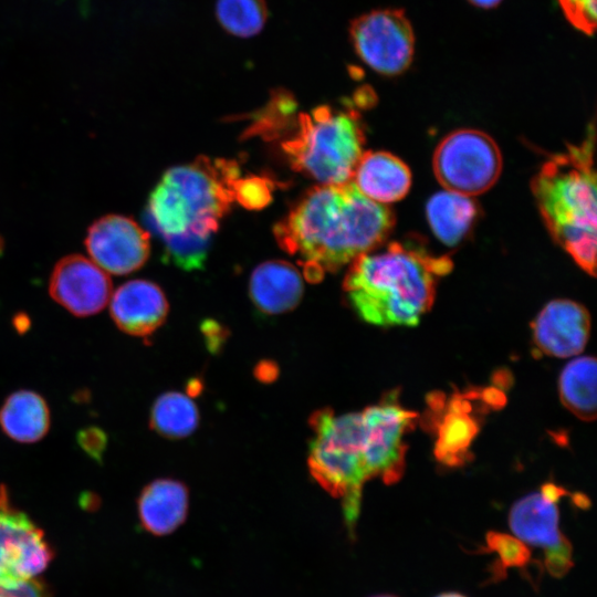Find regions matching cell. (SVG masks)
I'll return each mask as SVG.
<instances>
[{
    "mask_svg": "<svg viewBox=\"0 0 597 597\" xmlns=\"http://www.w3.org/2000/svg\"><path fill=\"white\" fill-rule=\"evenodd\" d=\"M395 226L386 206L364 196L348 181L308 189L274 227L279 245L303 263L317 282L357 256L381 245Z\"/></svg>",
    "mask_w": 597,
    "mask_h": 597,
    "instance_id": "cell-1",
    "label": "cell"
},
{
    "mask_svg": "<svg viewBox=\"0 0 597 597\" xmlns=\"http://www.w3.org/2000/svg\"><path fill=\"white\" fill-rule=\"evenodd\" d=\"M447 255L415 242H391L357 256L343 282L350 307L378 326H415L432 306L437 285L452 270Z\"/></svg>",
    "mask_w": 597,
    "mask_h": 597,
    "instance_id": "cell-2",
    "label": "cell"
},
{
    "mask_svg": "<svg viewBox=\"0 0 597 597\" xmlns=\"http://www.w3.org/2000/svg\"><path fill=\"white\" fill-rule=\"evenodd\" d=\"M595 130L578 145L547 159L531 182L546 228L556 243L589 275L596 273L597 200Z\"/></svg>",
    "mask_w": 597,
    "mask_h": 597,
    "instance_id": "cell-3",
    "label": "cell"
},
{
    "mask_svg": "<svg viewBox=\"0 0 597 597\" xmlns=\"http://www.w3.org/2000/svg\"><path fill=\"white\" fill-rule=\"evenodd\" d=\"M239 175L234 161L207 157L169 168L149 195L147 223L161 239H211L235 200Z\"/></svg>",
    "mask_w": 597,
    "mask_h": 597,
    "instance_id": "cell-4",
    "label": "cell"
},
{
    "mask_svg": "<svg viewBox=\"0 0 597 597\" xmlns=\"http://www.w3.org/2000/svg\"><path fill=\"white\" fill-rule=\"evenodd\" d=\"M295 133L282 143L291 166L322 185L352 181L364 154L365 130L353 108L337 111L328 105L300 114Z\"/></svg>",
    "mask_w": 597,
    "mask_h": 597,
    "instance_id": "cell-5",
    "label": "cell"
},
{
    "mask_svg": "<svg viewBox=\"0 0 597 597\" xmlns=\"http://www.w3.org/2000/svg\"><path fill=\"white\" fill-rule=\"evenodd\" d=\"M314 437L308 468L314 479L343 504L344 519L353 535L359 515L362 489L369 479L364 459L362 412L335 415L329 409L311 418Z\"/></svg>",
    "mask_w": 597,
    "mask_h": 597,
    "instance_id": "cell-6",
    "label": "cell"
},
{
    "mask_svg": "<svg viewBox=\"0 0 597 597\" xmlns=\"http://www.w3.org/2000/svg\"><path fill=\"white\" fill-rule=\"evenodd\" d=\"M502 164L495 140L472 128L447 135L432 158L433 172L444 189L469 197L488 191L498 181Z\"/></svg>",
    "mask_w": 597,
    "mask_h": 597,
    "instance_id": "cell-7",
    "label": "cell"
},
{
    "mask_svg": "<svg viewBox=\"0 0 597 597\" xmlns=\"http://www.w3.org/2000/svg\"><path fill=\"white\" fill-rule=\"evenodd\" d=\"M349 38L358 57L385 76L406 72L413 61L415 32L404 9H378L350 22Z\"/></svg>",
    "mask_w": 597,
    "mask_h": 597,
    "instance_id": "cell-8",
    "label": "cell"
},
{
    "mask_svg": "<svg viewBox=\"0 0 597 597\" xmlns=\"http://www.w3.org/2000/svg\"><path fill=\"white\" fill-rule=\"evenodd\" d=\"M565 490L554 483L541 492L523 496L510 510L509 525L515 537L544 553L543 566L555 577H562L573 566V549L559 528L558 499Z\"/></svg>",
    "mask_w": 597,
    "mask_h": 597,
    "instance_id": "cell-9",
    "label": "cell"
},
{
    "mask_svg": "<svg viewBox=\"0 0 597 597\" xmlns=\"http://www.w3.org/2000/svg\"><path fill=\"white\" fill-rule=\"evenodd\" d=\"M416 417L401 407L397 390L362 411L364 459L369 479L381 478L386 484H392L402 476L407 449L404 436Z\"/></svg>",
    "mask_w": 597,
    "mask_h": 597,
    "instance_id": "cell-10",
    "label": "cell"
},
{
    "mask_svg": "<svg viewBox=\"0 0 597 597\" xmlns=\"http://www.w3.org/2000/svg\"><path fill=\"white\" fill-rule=\"evenodd\" d=\"M51 558L43 532L11 503L8 488L0 484V586L34 579Z\"/></svg>",
    "mask_w": 597,
    "mask_h": 597,
    "instance_id": "cell-11",
    "label": "cell"
},
{
    "mask_svg": "<svg viewBox=\"0 0 597 597\" xmlns=\"http://www.w3.org/2000/svg\"><path fill=\"white\" fill-rule=\"evenodd\" d=\"M84 244L90 259L108 274L140 269L150 254V235L134 219L109 213L87 228Z\"/></svg>",
    "mask_w": 597,
    "mask_h": 597,
    "instance_id": "cell-12",
    "label": "cell"
},
{
    "mask_svg": "<svg viewBox=\"0 0 597 597\" xmlns=\"http://www.w3.org/2000/svg\"><path fill=\"white\" fill-rule=\"evenodd\" d=\"M112 281L103 269L81 254L60 259L49 277V294L71 314L85 317L107 305Z\"/></svg>",
    "mask_w": 597,
    "mask_h": 597,
    "instance_id": "cell-13",
    "label": "cell"
},
{
    "mask_svg": "<svg viewBox=\"0 0 597 597\" xmlns=\"http://www.w3.org/2000/svg\"><path fill=\"white\" fill-rule=\"evenodd\" d=\"M590 331V316L570 300L548 302L532 323L536 348L548 356L569 357L583 352Z\"/></svg>",
    "mask_w": 597,
    "mask_h": 597,
    "instance_id": "cell-14",
    "label": "cell"
},
{
    "mask_svg": "<svg viewBox=\"0 0 597 597\" xmlns=\"http://www.w3.org/2000/svg\"><path fill=\"white\" fill-rule=\"evenodd\" d=\"M109 313L115 325L130 336L147 337L159 328L168 313L163 290L148 280H130L111 295Z\"/></svg>",
    "mask_w": 597,
    "mask_h": 597,
    "instance_id": "cell-15",
    "label": "cell"
},
{
    "mask_svg": "<svg viewBox=\"0 0 597 597\" xmlns=\"http://www.w3.org/2000/svg\"><path fill=\"white\" fill-rule=\"evenodd\" d=\"M352 181L370 200L387 205L409 192L411 172L400 158L388 151H364Z\"/></svg>",
    "mask_w": 597,
    "mask_h": 597,
    "instance_id": "cell-16",
    "label": "cell"
},
{
    "mask_svg": "<svg viewBox=\"0 0 597 597\" xmlns=\"http://www.w3.org/2000/svg\"><path fill=\"white\" fill-rule=\"evenodd\" d=\"M138 517L144 528L157 536L176 531L186 520L189 493L184 483L174 479H157L139 494Z\"/></svg>",
    "mask_w": 597,
    "mask_h": 597,
    "instance_id": "cell-17",
    "label": "cell"
},
{
    "mask_svg": "<svg viewBox=\"0 0 597 597\" xmlns=\"http://www.w3.org/2000/svg\"><path fill=\"white\" fill-rule=\"evenodd\" d=\"M250 295L260 311L281 314L300 303L303 281L292 264L281 260L266 261L252 272Z\"/></svg>",
    "mask_w": 597,
    "mask_h": 597,
    "instance_id": "cell-18",
    "label": "cell"
},
{
    "mask_svg": "<svg viewBox=\"0 0 597 597\" xmlns=\"http://www.w3.org/2000/svg\"><path fill=\"white\" fill-rule=\"evenodd\" d=\"M0 427L17 442H36L49 431V407L43 397L34 391H14L0 408Z\"/></svg>",
    "mask_w": 597,
    "mask_h": 597,
    "instance_id": "cell-19",
    "label": "cell"
},
{
    "mask_svg": "<svg viewBox=\"0 0 597 597\" xmlns=\"http://www.w3.org/2000/svg\"><path fill=\"white\" fill-rule=\"evenodd\" d=\"M426 212L434 235L446 245L454 247L472 230L479 208L473 197L444 189L429 199Z\"/></svg>",
    "mask_w": 597,
    "mask_h": 597,
    "instance_id": "cell-20",
    "label": "cell"
},
{
    "mask_svg": "<svg viewBox=\"0 0 597 597\" xmlns=\"http://www.w3.org/2000/svg\"><path fill=\"white\" fill-rule=\"evenodd\" d=\"M558 391L562 404L585 421L596 418V359L583 356L569 362L561 373Z\"/></svg>",
    "mask_w": 597,
    "mask_h": 597,
    "instance_id": "cell-21",
    "label": "cell"
},
{
    "mask_svg": "<svg viewBox=\"0 0 597 597\" xmlns=\"http://www.w3.org/2000/svg\"><path fill=\"white\" fill-rule=\"evenodd\" d=\"M471 405L467 398L454 396L438 429L437 458L446 464L455 465L463 460L478 432V426L469 415Z\"/></svg>",
    "mask_w": 597,
    "mask_h": 597,
    "instance_id": "cell-22",
    "label": "cell"
},
{
    "mask_svg": "<svg viewBox=\"0 0 597 597\" xmlns=\"http://www.w3.org/2000/svg\"><path fill=\"white\" fill-rule=\"evenodd\" d=\"M150 427L169 439H181L191 434L199 423V411L191 397L167 391L160 395L150 410Z\"/></svg>",
    "mask_w": 597,
    "mask_h": 597,
    "instance_id": "cell-23",
    "label": "cell"
},
{
    "mask_svg": "<svg viewBox=\"0 0 597 597\" xmlns=\"http://www.w3.org/2000/svg\"><path fill=\"white\" fill-rule=\"evenodd\" d=\"M216 12L222 28L240 38L258 34L268 19L265 0H218Z\"/></svg>",
    "mask_w": 597,
    "mask_h": 597,
    "instance_id": "cell-24",
    "label": "cell"
},
{
    "mask_svg": "<svg viewBox=\"0 0 597 597\" xmlns=\"http://www.w3.org/2000/svg\"><path fill=\"white\" fill-rule=\"evenodd\" d=\"M486 551L498 555L495 566L492 567L493 577L499 580L511 567H526L531 562V551L527 545L515 536L489 532L486 535Z\"/></svg>",
    "mask_w": 597,
    "mask_h": 597,
    "instance_id": "cell-25",
    "label": "cell"
},
{
    "mask_svg": "<svg viewBox=\"0 0 597 597\" xmlns=\"http://www.w3.org/2000/svg\"><path fill=\"white\" fill-rule=\"evenodd\" d=\"M166 255L170 261L187 271L200 269L208 254L210 239L198 237L164 238Z\"/></svg>",
    "mask_w": 597,
    "mask_h": 597,
    "instance_id": "cell-26",
    "label": "cell"
},
{
    "mask_svg": "<svg viewBox=\"0 0 597 597\" xmlns=\"http://www.w3.org/2000/svg\"><path fill=\"white\" fill-rule=\"evenodd\" d=\"M568 22L587 35L596 29L597 0H557Z\"/></svg>",
    "mask_w": 597,
    "mask_h": 597,
    "instance_id": "cell-27",
    "label": "cell"
},
{
    "mask_svg": "<svg viewBox=\"0 0 597 597\" xmlns=\"http://www.w3.org/2000/svg\"><path fill=\"white\" fill-rule=\"evenodd\" d=\"M271 182L259 177L238 179L234 185V199L250 209L262 208L270 201Z\"/></svg>",
    "mask_w": 597,
    "mask_h": 597,
    "instance_id": "cell-28",
    "label": "cell"
},
{
    "mask_svg": "<svg viewBox=\"0 0 597 597\" xmlns=\"http://www.w3.org/2000/svg\"><path fill=\"white\" fill-rule=\"evenodd\" d=\"M0 597H45L41 585L30 579L10 587L0 586Z\"/></svg>",
    "mask_w": 597,
    "mask_h": 597,
    "instance_id": "cell-29",
    "label": "cell"
},
{
    "mask_svg": "<svg viewBox=\"0 0 597 597\" xmlns=\"http://www.w3.org/2000/svg\"><path fill=\"white\" fill-rule=\"evenodd\" d=\"M80 443L92 457L100 458V454L106 443V439L101 430L90 428L84 430L81 434Z\"/></svg>",
    "mask_w": 597,
    "mask_h": 597,
    "instance_id": "cell-30",
    "label": "cell"
},
{
    "mask_svg": "<svg viewBox=\"0 0 597 597\" xmlns=\"http://www.w3.org/2000/svg\"><path fill=\"white\" fill-rule=\"evenodd\" d=\"M474 7L481 9H492L498 7L502 0H468Z\"/></svg>",
    "mask_w": 597,
    "mask_h": 597,
    "instance_id": "cell-31",
    "label": "cell"
},
{
    "mask_svg": "<svg viewBox=\"0 0 597 597\" xmlns=\"http://www.w3.org/2000/svg\"><path fill=\"white\" fill-rule=\"evenodd\" d=\"M436 597H467L460 593H455V591H449V593H442L440 595H437Z\"/></svg>",
    "mask_w": 597,
    "mask_h": 597,
    "instance_id": "cell-32",
    "label": "cell"
},
{
    "mask_svg": "<svg viewBox=\"0 0 597 597\" xmlns=\"http://www.w3.org/2000/svg\"><path fill=\"white\" fill-rule=\"evenodd\" d=\"M370 597H397V596L391 595V594H379V595H373Z\"/></svg>",
    "mask_w": 597,
    "mask_h": 597,
    "instance_id": "cell-33",
    "label": "cell"
}]
</instances>
